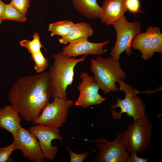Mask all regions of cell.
I'll return each instance as SVG.
<instances>
[{"label": "cell", "mask_w": 162, "mask_h": 162, "mask_svg": "<svg viewBox=\"0 0 162 162\" xmlns=\"http://www.w3.org/2000/svg\"><path fill=\"white\" fill-rule=\"evenodd\" d=\"M51 97L49 74L46 72L20 78L8 94L11 105L25 120L32 123Z\"/></svg>", "instance_id": "1"}, {"label": "cell", "mask_w": 162, "mask_h": 162, "mask_svg": "<svg viewBox=\"0 0 162 162\" xmlns=\"http://www.w3.org/2000/svg\"><path fill=\"white\" fill-rule=\"evenodd\" d=\"M87 55L79 58L68 57L62 51L52 55L54 62L49 72L52 92V97H57L68 100L66 90L72 83L74 69L79 63L83 62Z\"/></svg>", "instance_id": "2"}, {"label": "cell", "mask_w": 162, "mask_h": 162, "mask_svg": "<svg viewBox=\"0 0 162 162\" xmlns=\"http://www.w3.org/2000/svg\"><path fill=\"white\" fill-rule=\"evenodd\" d=\"M90 62V70L100 89L105 94L116 91L118 89L116 82L126 78L119 60H114L110 56L104 58L98 56Z\"/></svg>", "instance_id": "3"}, {"label": "cell", "mask_w": 162, "mask_h": 162, "mask_svg": "<svg viewBox=\"0 0 162 162\" xmlns=\"http://www.w3.org/2000/svg\"><path fill=\"white\" fill-rule=\"evenodd\" d=\"M117 82L119 85V91L124 92L125 96L123 99H116V103L111 106L112 118L120 119L122 117V114L126 113L135 121L145 115L146 105L137 95L142 92L133 88L130 85L125 82L123 80H119Z\"/></svg>", "instance_id": "4"}, {"label": "cell", "mask_w": 162, "mask_h": 162, "mask_svg": "<svg viewBox=\"0 0 162 162\" xmlns=\"http://www.w3.org/2000/svg\"><path fill=\"white\" fill-rule=\"evenodd\" d=\"M153 127L149 118L146 115L130 124L123 132L127 151L140 154L145 151L150 144Z\"/></svg>", "instance_id": "5"}, {"label": "cell", "mask_w": 162, "mask_h": 162, "mask_svg": "<svg viewBox=\"0 0 162 162\" xmlns=\"http://www.w3.org/2000/svg\"><path fill=\"white\" fill-rule=\"evenodd\" d=\"M112 25L116 30L117 38L110 55L113 59L119 60L120 55L124 51L128 55L132 54V41L135 36L141 31L142 25L137 21L129 22L125 16Z\"/></svg>", "instance_id": "6"}, {"label": "cell", "mask_w": 162, "mask_h": 162, "mask_svg": "<svg viewBox=\"0 0 162 162\" xmlns=\"http://www.w3.org/2000/svg\"><path fill=\"white\" fill-rule=\"evenodd\" d=\"M96 146L99 152L94 162H127L130 152L126 150L123 138V132L117 133L114 140L109 141L106 138L97 139Z\"/></svg>", "instance_id": "7"}, {"label": "cell", "mask_w": 162, "mask_h": 162, "mask_svg": "<svg viewBox=\"0 0 162 162\" xmlns=\"http://www.w3.org/2000/svg\"><path fill=\"white\" fill-rule=\"evenodd\" d=\"M73 104L72 100L54 97L53 101L46 105L42 113L32 123L58 128L65 122L69 108Z\"/></svg>", "instance_id": "8"}, {"label": "cell", "mask_w": 162, "mask_h": 162, "mask_svg": "<svg viewBox=\"0 0 162 162\" xmlns=\"http://www.w3.org/2000/svg\"><path fill=\"white\" fill-rule=\"evenodd\" d=\"M131 47L139 50L141 57L149 60L155 52L162 53V33L158 27H149L144 32H140L132 40Z\"/></svg>", "instance_id": "9"}, {"label": "cell", "mask_w": 162, "mask_h": 162, "mask_svg": "<svg viewBox=\"0 0 162 162\" xmlns=\"http://www.w3.org/2000/svg\"><path fill=\"white\" fill-rule=\"evenodd\" d=\"M80 77L82 80L77 88L80 95L75 104L86 109L92 105L99 104L105 98L99 93L100 87L93 76H90L87 72L82 70Z\"/></svg>", "instance_id": "10"}, {"label": "cell", "mask_w": 162, "mask_h": 162, "mask_svg": "<svg viewBox=\"0 0 162 162\" xmlns=\"http://www.w3.org/2000/svg\"><path fill=\"white\" fill-rule=\"evenodd\" d=\"M28 130L38 139L44 158L54 160L58 148L56 146H53L51 142L54 140H58L61 141L63 140L58 128L37 124L30 127Z\"/></svg>", "instance_id": "11"}, {"label": "cell", "mask_w": 162, "mask_h": 162, "mask_svg": "<svg viewBox=\"0 0 162 162\" xmlns=\"http://www.w3.org/2000/svg\"><path fill=\"white\" fill-rule=\"evenodd\" d=\"M17 149L24 157L34 162H43L44 157L37 138L22 127L13 137Z\"/></svg>", "instance_id": "12"}, {"label": "cell", "mask_w": 162, "mask_h": 162, "mask_svg": "<svg viewBox=\"0 0 162 162\" xmlns=\"http://www.w3.org/2000/svg\"><path fill=\"white\" fill-rule=\"evenodd\" d=\"M88 38L82 37L75 40L62 48V54L68 57H74L82 55H101L106 53L103 47L109 40L101 43L92 42Z\"/></svg>", "instance_id": "13"}, {"label": "cell", "mask_w": 162, "mask_h": 162, "mask_svg": "<svg viewBox=\"0 0 162 162\" xmlns=\"http://www.w3.org/2000/svg\"><path fill=\"white\" fill-rule=\"evenodd\" d=\"M125 0H105L100 7L99 18L102 23L112 25L123 16L127 11Z\"/></svg>", "instance_id": "14"}, {"label": "cell", "mask_w": 162, "mask_h": 162, "mask_svg": "<svg viewBox=\"0 0 162 162\" xmlns=\"http://www.w3.org/2000/svg\"><path fill=\"white\" fill-rule=\"evenodd\" d=\"M19 114L11 105L0 109V128L10 133L13 137L22 127V120Z\"/></svg>", "instance_id": "15"}, {"label": "cell", "mask_w": 162, "mask_h": 162, "mask_svg": "<svg viewBox=\"0 0 162 162\" xmlns=\"http://www.w3.org/2000/svg\"><path fill=\"white\" fill-rule=\"evenodd\" d=\"M93 34V30L89 24L84 22L74 23L68 33L58 41L62 44H66L81 38H88Z\"/></svg>", "instance_id": "16"}, {"label": "cell", "mask_w": 162, "mask_h": 162, "mask_svg": "<svg viewBox=\"0 0 162 162\" xmlns=\"http://www.w3.org/2000/svg\"><path fill=\"white\" fill-rule=\"evenodd\" d=\"M74 8L89 20L99 18L100 7L97 0H71Z\"/></svg>", "instance_id": "17"}, {"label": "cell", "mask_w": 162, "mask_h": 162, "mask_svg": "<svg viewBox=\"0 0 162 162\" xmlns=\"http://www.w3.org/2000/svg\"><path fill=\"white\" fill-rule=\"evenodd\" d=\"M74 24L72 21L68 20L60 21L50 23L49 26L48 30L50 36H60L61 37L65 35Z\"/></svg>", "instance_id": "18"}, {"label": "cell", "mask_w": 162, "mask_h": 162, "mask_svg": "<svg viewBox=\"0 0 162 162\" xmlns=\"http://www.w3.org/2000/svg\"><path fill=\"white\" fill-rule=\"evenodd\" d=\"M32 37L33 39L31 40L24 39L19 43L20 46L27 48L31 55L40 51L42 47L45 49L41 44L40 36L38 32H34Z\"/></svg>", "instance_id": "19"}, {"label": "cell", "mask_w": 162, "mask_h": 162, "mask_svg": "<svg viewBox=\"0 0 162 162\" xmlns=\"http://www.w3.org/2000/svg\"><path fill=\"white\" fill-rule=\"evenodd\" d=\"M27 19L24 15L12 6L10 3L6 4L3 20H8L23 22Z\"/></svg>", "instance_id": "20"}, {"label": "cell", "mask_w": 162, "mask_h": 162, "mask_svg": "<svg viewBox=\"0 0 162 162\" xmlns=\"http://www.w3.org/2000/svg\"><path fill=\"white\" fill-rule=\"evenodd\" d=\"M31 55V58L34 63V69L38 73H40L46 69L49 66V61L41 51Z\"/></svg>", "instance_id": "21"}, {"label": "cell", "mask_w": 162, "mask_h": 162, "mask_svg": "<svg viewBox=\"0 0 162 162\" xmlns=\"http://www.w3.org/2000/svg\"><path fill=\"white\" fill-rule=\"evenodd\" d=\"M16 149L17 147L14 141L8 146L0 148V162L8 161L10 154Z\"/></svg>", "instance_id": "22"}, {"label": "cell", "mask_w": 162, "mask_h": 162, "mask_svg": "<svg viewBox=\"0 0 162 162\" xmlns=\"http://www.w3.org/2000/svg\"><path fill=\"white\" fill-rule=\"evenodd\" d=\"M30 3V0H11L10 4L21 13L26 15Z\"/></svg>", "instance_id": "23"}, {"label": "cell", "mask_w": 162, "mask_h": 162, "mask_svg": "<svg viewBox=\"0 0 162 162\" xmlns=\"http://www.w3.org/2000/svg\"><path fill=\"white\" fill-rule=\"evenodd\" d=\"M125 5L127 10L135 15L138 12L144 13L140 10V0H125Z\"/></svg>", "instance_id": "24"}, {"label": "cell", "mask_w": 162, "mask_h": 162, "mask_svg": "<svg viewBox=\"0 0 162 162\" xmlns=\"http://www.w3.org/2000/svg\"><path fill=\"white\" fill-rule=\"evenodd\" d=\"M70 156V162H82L87 158L89 153L85 152L80 154H77L67 148Z\"/></svg>", "instance_id": "25"}, {"label": "cell", "mask_w": 162, "mask_h": 162, "mask_svg": "<svg viewBox=\"0 0 162 162\" xmlns=\"http://www.w3.org/2000/svg\"><path fill=\"white\" fill-rule=\"evenodd\" d=\"M130 154L127 160V162H147L148 158H144L138 156V152H130Z\"/></svg>", "instance_id": "26"}, {"label": "cell", "mask_w": 162, "mask_h": 162, "mask_svg": "<svg viewBox=\"0 0 162 162\" xmlns=\"http://www.w3.org/2000/svg\"><path fill=\"white\" fill-rule=\"evenodd\" d=\"M6 4L4 3L2 0H0V23L3 20V17L5 8Z\"/></svg>", "instance_id": "27"}]
</instances>
